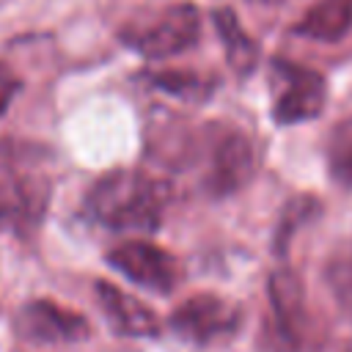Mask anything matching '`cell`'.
Here are the masks:
<instances>
[{"mask_svg":"<svg viewBox=\"0 0 352 352\" xmlns=\"http://www.w3.org/2000/svg\"><path fill=\"white\" fill-rule=\"evenodd\" d=\"M52 195V157L44 146L0 140V226L30 234L41 226Z\"/></svg>","mask_w":352,"mask_h":352,"instance_id":"cell-1","label":"cell"},{"mask_svg":"<svg viewBox=\"0 0 352 352\" xmlns=\"http://www.w3.org/2000/svg\"><path fill=\"white\" fill-rule=\"evenodd\" d=\"M352 30V0H316L294 25L300 38L336 44Z\"/></svg>","mask_w":352,"mask_h":352,"instance_id":"cell-11","label":"cell"},{"mask_svg":"<svg viewBox=\"0 0 352 352\" xmlns=\"http://www.w3.org/2000/svg\"><path fill=\"white\" fill-rule=\"evenodd\" d=\"M212 19H214L217 36L223 41V52H226L228 66L239 77H248L258 66V58H261V50L256 44V38H250L245 33V28L239 25V19H236V14L231 8H217L212 14Z\"/></svg>","mask_w":352,"mask_h":352,"instance_id":"cell-12","label":"cell"},{"mask_svg":"<svg viewBox=\"0 0 352 352\" xmlns=\"http://www.w3.org/2000/svg\"><path fill=\"white\" fill-rule=\"evenodd\" d=\"M16 336L36 346L77 344L91 336V324L82 314L55 302V300H30L16 311Z\"/></svg>","mask_w":352,"mask_h":352,"instance_id":"cell-9","label":"cell"},{"mask_svg":"<svg viewBox=\"0 0 352 352\" xmlns=\"http://www.w3.org/2000/svg\"><path fill=\"white\" fill-rule=\"evenodd\" d=\"M118 38L146 60H165L195 47L201 38V11L192 3H170L162 11L129 19Z\"/></svg>","mask_w":352,"mask_h":352,"instance_id":"cell-3","label":"cell"},{"mask_svg":"<svg viewBox=\"0 0 352 352\" xmlns=\"http://www.w3.org/2000/svg\"><path fill=\"white\" fill-rule=\"evenodd\" d=\"M195 160L204 168V190L212 198L239 192L256 173L253 143L234 126H206L198 140Z\"/></svg>","mask_w":352,"mask_h":352,"instance_id":"cell-4","label":"cell"},{"mask_svg":"<svg viewBox=\"0 0 352 352\" xmlns=\"http://www.w3.org/2000/svg\"><path fill=\"white\" fill-rule=\"evenodd\" d=\"M160 91H168V94H176L182 99H206L212 94L209 82L195 77V74H187V72H160V74H151L148 77Z\"/></svg>","mask_w":352,"mask_h":352,"instance_id":"cell-16","label":"cell"},{"mask_svg":"<svg viewBox=\"0 0 352 352\" xmlns=\"http://www.w3.org/2000/svg\"><path fill=\"white\" fill-rule=\"evenodd\" d=\"M107 264L126 280L160 294L173 292L182 278L179 261L165 248L146 239H126L116 245L113 250H107Z\"/></svg>","mask_w":352,"mask_h":352,"instance_id":"cell-8","label":"cell"},{"mask_svg":"<svg viewBox=\"0 0 352 352\" xmlns=\"http://www.w3.org/2000/svg\"><path fill=\"white\" fill-rule=\"evenodd\" d=\"M250 3H258V6H280L286 0H250Z\"/></svg>","mask_w":352,"mask_h":352,"instance_id":"cell-18","label":"cell"},{"mask_svg":"<svg viewBox=\"0 0 352 352\" xmlns=\"http://www.w3.org/2000/svg\"><path fill=\"white\" fill-rule=\"evenodd\" d=\"M272 121L280 126L305 124L324 107V77L302 63L272 60Z\"/></svg>","mask_w":352,"mask_h":352,"instance_id":"cell-6","label":"cell"},{"mask_svg":"<svg viewBox=\"0 0 352 352\" xmlns=\"http://www.w3.org/2000/svg\"><path fill=\"white\" fill-rule=\"evenodd\" d=\"M242 311L220 294H192L170 314V330L198 346L231 338L239 330Z\"/></svg>","mask_w":352,"mask_h":352,"instance_id":"cell-7","label":"cell"},{"mask_svg":"<svg viewBox=\"0 0 352 352\" xmlns=\"http://www.w3.org/2000/svg\"><path fill=\"white\" fill-rule=\"evenodd\" d=\"M96 292V302L107 319V324L113 327V333L126 336V338H151L160 333V316L138 297H132L129 292L99 280L94 286Z\"/></svg>","mask_w":352,"mask_h":352,"instance_id":"cell-10","label":"cell"},{"mask_svg":"<svg viewBox=\"0 0 352 352\" xmlns=\"http://www.w3.org/2000/svg\"><path fill=\"white\" fill-rule=\"evenodd\" d=\"M324 283L338 311L352 319V234L341 239L324 264Z\"/></svg>","mask_w":352,"mask_h":352,"instance_id":"cell-13","label":"cell"},{"mask_svg":"<svg viewBox=\"0 0 352 352\" xmlns=\"http://www.w3.org/2000/svg\"><path fill=\"white\" fill-rule=\"evenodd\" d=\"M168 187L140 170L104 173L85 195V217L110 231L151 234L162 226Z\"/></svg>","mask_w":352,"mask_h":352,"instance_id":"cell-2","label":"cell"},{"mask_svg":"<svg viewBox=\"0 0 352 352\" xmlns=\"http://www.w3.org/2000/svg\"><path fill=\"white\" fill-rule=\"evenodd\" d=\"M346 352H352V346H349V349H346Z\"/></svg>","mask_w":352,"mask_h":352,"instance_id":"cell-19","label":"cell"},{"mask_svg":"<svg viewBox=\"0 0 352 352\" xmlns=\"http://www.w3.org/2000/svg\"><path fill=\"white\" fill-rule=\"evenodd\" d=\"M319 209H322V206H319L311 195H300V198H294V201L286 204V209H283V214H280V223H278V231H275V250H278L280 256L286 253L292 234H294L305 220H311Z\"/></svg>","mask_w":352,"mask_h":352,"instance_id":"cell-15","label":"cell"},{"mask_svg":"<svg viewBox=\"0 0 352 352\" xmlns=\"http://www.w3.org/2000/svg\"><path fill=\"white\" fill-rule=\"evenodd\" d=\"M19 88H22V80L16 77V72L11 66L0 63V118L6 116V110L11 107V102L16 99Z\"/></svg>","mask_w":352,"mask_h":352,"instance_id":"cell-17","label":"cell"},{"mask_svg":"<svg viewBox=\"0 0 352 352\" xmlns=\"http://www.w3.org/2000/svg\"><path fill=\"white\" fill-rule=\"evenodd\" d=\"M324 162L330 179L338 187L352 190V116L330 129L324 143Z\"/></svg>","mask_w":352,"mask_h":352,"instance_id":"cell-14","label":"cell"},{"mask_svg":"<svg viewBox=\"0 0 352 352\" xmlns=\"http://www.w3.org/2000/svg\"><path fill=\"white\" fill-rule=\"evenodd\" d=\"M267 294H270V333H267L270 352H316L302 280L289 267H280L270 275Z\"/></svg>","mask_w":352,"mask_h":352,"instance_id":"cell-5","label":"cell"}]
</instances>
